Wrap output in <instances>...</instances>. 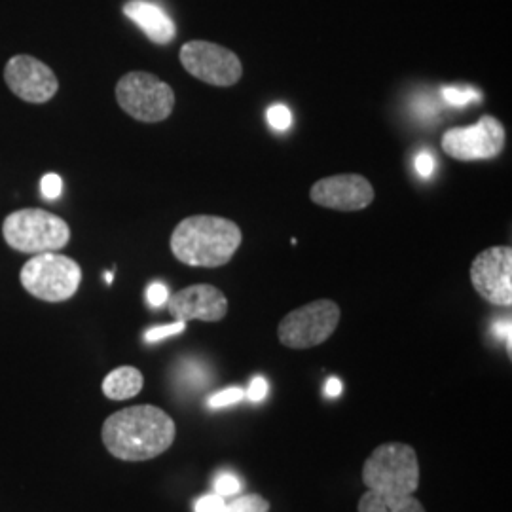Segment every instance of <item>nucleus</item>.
I'll list each match as a JSON object with an SVG mask.
<instances>
[{
	"instance_id": "7",
	"label": "nucleus",
	"mask_w": 512,
	"mask_h": 512,
	"mask_svg": "<svg viewBox=\"0 0 512 512\" xmlns=\"http://www.w3.org/2000/svg\"><path fill=\"white\" fill-rule=\"evenodd\" d=\"M340 323V308L332 300H315L283 317L277 327L285 348L310 349L327 342Z\"/></svg>"
},
{
	"instance_id": "6",
	"label": "nucleus",
	"mask_w": 512,
	"mask_h": 512,
	"mask_svg": "<svg viewBox=\"0 0 512 512\" xmlns=\"http://www.w3.org/2000/svg\"><path fill=\"white\" fill-rule=\"evenodd\" d=\"M116 101L131 118L145 124H156L171 116L175 92L156 74L133 71L118 80Z\"/></svg>"
},
{
	"instance_id": "11",
	"label": "nucleus",
	"mask_w": 512,
	"mask_h": 512,
	"mask_svg": "<svg viewBox=\"0 0 512 512\" xmlns=\"http://www.w3.org/2000/svg\"><path fill=\"white\" fill-rule=\"evenodd\" d=\"M4 80L10 92L31 105L48 103L59 90L54 71L33 55H14L4 67Z\"/></svg>"
},
{
	"instance_id": "4",
	"label": "nucleus",
	"mask_w": 512,
	"mask_h": 512,
	"mask_svg": "<svg viewBox=\"0 0 512 512\" xmlns=\"http://www.w3.org/2000/svg\"><path fill=\"white\" fill-rule=\"evenodd\" d=\"M363 482L370 492L414 495L420 486V463L416 450L403 442L378 446L363 467Z\"/></svg>"
},
{
	"instance_id": "5",
	"label": "nucleus",
	"mask_w": 512,
	"mask_h": 512,
	"mask_svg": "<svg viewBox=\"0 0 512 512\" xmlns=\"http://www.w3.org/2000/svg\"><path fill=\"white\" fill-rule=\"evenodd\" d=\"M21 285L27 293L44 302L71 300L82 281L78 262L59 253H42L31 256L21 268Z\"/></svg>"
},
{
	"instance_id": "28",
	"label": "nucleus",
	"mask_w": 512,
	"mask_h": 512,
	"mask_svg": "<svg viewBox=\"0 0 512 512\" xmlns=\"http://www.w3.org/2000/svg\"><path fill=\"white\" fill-rule=\"evenodd\" d=\"M495 334L501 338V340H507V346L511 351V321H497L494 325Z\"/></svg>"
},
{
	"instance_id": "22",
	"label": "nucleus",
	"mask_w": 512,
	"mask_h": 512,
	"mask_svg": "<svg viewBox=\"0 0 512 512\" xmlns=\"http://www.w3.org/2000/svg\"><path fill=\"white\" fill-rule=\"evenodd\" d=\"M241 490V482L234 473H220L215 478V492L226 497V495H236Z\"/></svg>"
},
{
	"instance_id": "15",
	"label": "nucleus",
	"mask_w": 512,
	"mask_h": 512,
	"mask_svg": "<svg viewBox=\"0 0 512 512\" xmlns=\"http://www.w3.org/2000/svg\"><path fill=\"white\" fill-rule=\"evenodd\" d=\"M145 378L135 366L114 368L103 380V393L110 401H128L141 393Z\"/></svg>"
},
{
	"instance_id": "23",
	"label": "nucleus",
	"mask_w": 512,
	"mask_h": 512,
	"mask_svg": "<svg viewBox=\"0 0 512 512\" xmlns=\"http://www.w3.org/2000/svg\"><path fill=\"white\" fill-rule=\"evenodd\" d=\"M40 188H42V196L46 200H57L61 196V192H63V181H61V177L57 173H46L42 177Z\"/></svg>"
},
{
	"instance_id": "9",
	"label": "nucleus",
	"mask_w": 512,
	"mask_h": 512,
	"mask_svg": "<svg viewBox=\"0 0 512 512\" xmlns=\"http://www.w3.org/2000/svg\"><path fill=\"white\" fill-rule=\"evenodd\" d=\"M503 124L486 114L475 126L448 129L442 135V150L459 162H476L497 158L505 148Z\"/></svg>"
},
{
	"instance_id": "14",
	"label": "nucleus",
	"mask_w": 512,
	"mask_h": 512,
	"mask_svg": "<svg viewBox=\"0 0 512 512\" xmlns=\"http://www.w3.org/2000/svg\"><path fill=\"white\" fill-rule=\"evenodd\" d=\"M124 14L156 44H169L175 38V23L152 2L129 0L124 4Z\"/></svg>"
},
{
	"instance_id": "3",
	"label": "nucleus",
	"mask_w": 512,
	"mask_h": 512,
	"mask_svg": "<svg viewBox=\"0 0 512 512\" xmlns=\"http://www.w3.org/2000/svg\"><path fill=\"white\" fill-rule=\"evenodd\" d=\"M2 236L10 249L35 256L67 247L71 228L61 217L44 209H19L2 222Z\"/></svg>"
},
{
	"instance_id": "16",
	"label": "nucleus",
	"mask_w": 512,
	"mask_h": 512,
	"mask_svg": "<svg viewBox=\"0 0 512 512\" xmlns=\"http://www.w3.org/2000/svg\"><path fill=\"white\" fill-rule=\"evenodd\" d=\"M359 512H427L414 495H389L366 492L359 499Z\"/></svg>"
},
{
	"instance_id": "12",
	"label": "nucleus",
	"mask_w": 512,
	"mask_h": 512,
	"mask_svg": "<svg viewBox=\"0 0 512 512\" xmlns=\"http://www.w3.org/2000/svg\"><path fill=\"white\" fill-rule=\"evenodd\" d=\"M311 202L334 211H363L374 202V188L363 175L344 173L311 186Z\"/></svg>"
},
{
	"instance_id": "17",
	"label": "nucleus",
	"mask_w": 512,
	"mask_h": 512,
	"mask_svg": "<svg viewBox=\"0 0 512 512\" xmlns=\"http://www.w3.org/2000/svg\"><path fill=\"white\" fill-rule=\"evenodd\" d=\"M270 503L260 495H243L224 507V512H268Z\"/></svg>"
},
{
	"instance_id": "18",
	"label": "nucleus",
	"mask_w": 512,
	"mask_h": 512,
	"mask_svg": "<svg viewBox=\"0 0 512 512\" xmlns=\"http://www.w3.org/2000/svg\"><path fill=\"white\" fill-rule=\"evenodd\" d=\"M442 97L446 103H450L454 107H463L471 101H480V93L473 88H444Z\"/></svg>"
},
{
	"instance_id": "19",
	"label": "nucleus",
	"mask_w": 512,
	"mask_h": 512,
	"mask_svg": "<svg viewBox=\"0 0 512 512\" xmlns=\"http://www.w3.org/2000/svg\"><path fill=\"white\" fill-rule=\"evenodd\" d=\"M266 116H268L270 126L277 129V131H285V129L291 128V124H293V114L285 105L270 107L268 112H266Z\"/></svg>"
},
{
	"instance_id": "26",
	"label": "nucleus",
	"mask_w": 512,
	"mask_h": 512,
	"mask_svg": "<svg viewBox=\"0 0 512 512\" xmlns=\"http://www.w3.org/2000/svg\"><path fill=\"white\" fill-rule=\"evenodd\" d=\"M266 395H268V382L262 376H256L247 389V399L253 403H260Z\"/></svg>"
},
{
	"instance_id": "1",
	"label": "nucleus",
	"mask_w": 512,
	"mask_h": 512,
	"mask_svg": "<svg viewBox=\"0 0 512 512\" xmlns=\"http://www.w3.org/2000/svg\"><path fill=\"white\" fill-rule=\"evenodd\" d=\"M173 418L158 406L137 404L114 412L103 423V444L110 456L122 461L158 458L175 442Z\"/></svg>"
},
{
	"instance_id": "24",
	"label": "nucleus",
	"mask_w": 512,
	"mask_h": 512,
	"mask_svg": "<svg viewBox=\"0 0 512 512\" xmlns=\"http://www.w3.org/2000/svg\"><path fill=\"white\" fill-rule=\"evenodd\" d=\"M148 304L152 308H162L167 304L169 298V289L165 287L164 283H152L147 291Z\"/></svg>"
},
{
	"instance_id": "29",
	"label": "nucleus",
	"mask_w": 512,
	"mask_h": 512,
	"mask_svg": "<svg viewBox=\"0 0 512 512\" xmlns=\"http://www.w3.org/2000/svg\"><path fill=\"white\" fill-rule=\"evenodd\" d=\"M342 393V382L338 378H329L325 384V395L327 397H338Z\"/></svg>"
},
{
	"instance_id": "13",
	"label": "nucleus",
	"mask_w": 512,
	"mask_h": 512,
	"mask_svg": "<svg viewBox=\"0 0 512 512\" xmlns=\"http://www.w3.org/2000/svg\"><path fill=\"white\" fill-rule=\"evenodd\" d=\"M167 310L177 321H205L217 323L228 313V298L224 293L207 283L190 285L179 293L169 294Z\"/></svg>"
},
{
	"instance_id": "8",
	"label": "nucleus",
	"mask_w": 512,
	"mask_h": 512,
	"mask_svg": "<svg viewBox=\"0 0 512 512\" xmlns=\"http://www.w3.org/2000/svg\"><path fill=\"white\" fill-rule=\"evenodd\" d=\"M181 63L186 73L209 86L230 88L238 84L243 76V65L238 55L224 46L205 40L186 42L181 48Z\"/></svg>"
},
{
	"instance_id": "30",
	"label": "nucleus",
	"mask_w": 512,
	"mask_h": 512,
	"mask_svg": "<svg viewBox=\"0 0 512 512\" xmlns=\"http://www.w3.org/2000/svg\"><path fill=\"white\" fill-rule=\"evenodd\" d=\"M107 283H112V274H107Z\"/></svg>"
},
{
	"instance_id": "2",
	"label": "nucleus",
	"mask_w": 512,
	"mask_h": 512,
	"mask_svg": "<svg viewBox=\"0 0 512 512\" xmlns=\"http://www.w3.org/2000/svg\"><path fill=\"white\" fill-rule=\"evenodd\" d=\"M241 239L234 220L196 215L177 224L169 247L175 258L190 268H220L234 258Z\"/></svg>"
},
{
	"instance_id": "20",
	"label": "nucleus",
	"mask_w": 512,
	"mask_h": 512,
	"mask_svg": "<svg viewBox=\"0 0 512 512\" xmlns=\"http://www.w3.org/2000/svg\"><path fill=\"white\" fill-rule=\"evenodd\" d=\"M186 329V323L183 321H175L171 325H162V327H152L145 332V342L148 344H154V342H160L167 336H175V334H181Z\"/></svg>"
},
{
	"instance_id": "25",
	"label": "nucleus",
	"mask_w": 512,
	"mask_h": 512,
	"mask_svg": "<svg viewBox=\"0 0 512 512\" xmlns=\"http://www.w3.org/2000/svg\"><path fill=\"white\" fill-rule=\"evenodd\" d=\"M226 501L222 495H205L196 503V512H224Z\"/></svg>"
},
{
	"instance_id": "21",
	"label": "nucleus",
	"mask_w": 512,
	"mask_h": 512,
	"mask_svg": "<svg viewBox=\"0 0 512 512\" xmlns=\"http://www.w3.org/2000/svg\"><path fill=\"white\" fill-rule=\"evenodd\" d=\"M245 399V391L239 389V387H228L224 391H220L217 395H213L209 399V406L211 408H224V406H230V404L239 403Z\"/></svg>"
},
{
	"instance_id": "10",
	"label": "nucleus",
	"mask_w": 512,
	"mask_h": 512,
	"mask_svg": "<svg viewBox=\"0 0 512 512\" xmlns=\"http://www.w3.org/2000/svg\"><path fill=\"white\" fill-rule=\"evenodd\" d=\"M471 283L486 302L509 308L512 304L511 247H490L476 256L471 264Z\"/></svg>"
},
{
	"instance_id": "27",
	"label": "nucleus",
	"mask_w": 512,
	"mask_h": 512,
	"mask_svg": "<svg viewBox=\"0 0 512 512\" xmlns=\"http://www.w3.org/2000/svg\"><path fill=\"white\" fill-rule=\"evenodd\" d=\"M416 171H418V175L423 177V179H427V177H431L433 175V167H435V162H433V156L429 154V152H420L418 156H416Z\"/></svg>"
}]
</instances>
